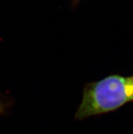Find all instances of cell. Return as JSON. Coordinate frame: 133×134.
<instances>
[{
	"mask_svg": "<svg viewBox=\"0 0 133 134\" xmlns=\"http://www.w3.org/2000/svg\"><path fill=\"white\" fill-rule=\"evenodd\" d=\"M131 102H133V75L128 77L111 75L86 85L75 118L83 120L111 112Z\"/></svg>",
	"mask_w": 133,
	"mask_h": 134,
	"instance_id": "obj_1",
	"label": "cell"
},
{
	"mask_svg": "<svg viewBox=\"0 0 133 134\" xmlns=\"http://www.w3.org/2000/svg\"><path fill=\"white\" fill-rule=\"evenodd\" d=\"M3 104H2V102H0V113H2V112H3Z\"/></svg>",
	"mask_w": 133,
	"mask_h": 134,
	"instance_id": "obj_2",
	"label": "cell"
},
{
	"mask_svg": "<svg viewBox=\"0 0 133 134\" xmlns=\"http://www.w3.org/2000/svg\"><path fill=\"white\" fill-rule=\"evenodd\" d=\"M74 1H75V2H76V3H77V2H78L79 0H74Z\"/></svg>",
	"mask_w": 133,
	"mask_h": 134,
	"instance_id": "obj_3",
	"label": "cell"
}]
</instances>
